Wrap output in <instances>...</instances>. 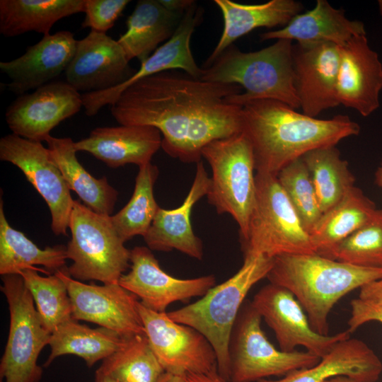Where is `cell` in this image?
<instances>
[{
    "label": "cell",
    "mask_w": 382,
    "mask_h": 382,
    "mask_svg": "<svg viewBox=\"0 0 382 382\" xmlns=\"http://www.w3.org/2000/svg\"><path fill=\"white\" fill-rule=\"evenodd\" d=\"M241 92L236 84L168 70L127 87L111 105L110 112L120 125L156 128L167 154L197 163L209 143L242 132L241 107L227 100Z\"/></svg>",
    "instance_id": "1"
},
{
    "label": "cell",
    "mask_w": 382,
    "mask_h": 382,
    "mask_svg": "<svg viewBox=\"0 0 382 382\" xmlns=\"http://www.w3.org/2000/svg\"><path fill=\"white\" fill-rule=\"evenodd\" d=\"M241 122L256 173L275 176L306 153L335 146L360 132L359 125L347 115L318 119L274 100H256L241 106Z\"/></svg>",
    "instance_id": "2"
},
{
    "label": "cell",
    "mask_w": 382,
    "mask_h": 382,
    "mask_svg": "<svg viewBox=\"0 0 382 382\" xmlns=\"http://www.w3.org/2000/svg\"><path fill=\"white\" fill-rule=\"evenodd\" d=\"M267 278L291 292L314 331L328 335V316L336 303L382 278V269L358 267L317 253L282 255L273 258Z\"/></svg>",
    "instance_id": "3"
},
{
    "label": "cell",
    "mask_w": 382,
    "mask_h": 382,
    "mask_svg": "<svg viewBox=\"0 0 382 382\" xmlns=\"http://www.w3.org/2000/svg\"><path fill=\"white\" fill-rule=\"evenodd\" d=\"M292 41L277 40L263 49L245 52L233 44L207 67H202L205 81L236 84L243 92L229 96V103L243 106L256 100H274L300 108L295 87Z\"/></svg>",
    "instance_id": "4"
},
{
    "label": "cell",
    "mask_w": 382,
    "mask_h": 382,
    "mask_svg": "<svg viewBox=\"0 0 382 382\" xmlns=\"http://www.w3.org/2000/svg\"><path fill=\"white\" fill-rule=\"evenodd\" d=\"M273 258L263 255L244 257L238 272L211 288L202 298L180 308L167 312L174 321L201 332L214 347L217 372L229 381L228 344L236 318L250 289L267 277Z\"/></svg>",
    "instance_id": "5"
},
{
    "label": "cell",
    "mask_w": 382,
    "mask_h": 382,
    "mask_svg": "<svg viewBox=\"0 0 382 382\" xmlns=\"http://www.w3.org/2000/svg\"><path fill=\"white\" fill-rule=\"evenodd\" d=\"M255 185L248 233L241 240L244 257L316 253L277 176L256 173Z\"/></svg>",
    "instance_id": "6"
},
{
    "label": "cell",
    "mask_w": 382,
    "mask_h": 382,
    "mask_svg": "<svg viewBox=\"0 0 382 382\" xmlns=\"http://www.w3.org/2000/svg\"><path fill=\"white\" fill-rule=\"evenodd\" d=\"M69 228L71 238L67 258L73 263L69 274L81 281L117 284L130 267V250L116 231L110 216L98 214L74 200Z\"/></svg>",
    "instance_id": "7"
},
{
    "label": "cell",
    "mask_w": 382,
    "mask_h": 382,
    "mask_svg": "<svg viewBox=\"0 0 382 382\" xmlns=\"http://www.w3.org/2000/svg\"><path fill=\"white\" fill-rule=\"evenodd\" d=\"M212 170L208 202L219 214L231 216L241 240L248 233L255 199V161L251 145L241 132L214 140L202 150Z\"/></svg>",
    "instance_id": "8"
},
{
    "label": "cell",
    "mask_w": 382,
    "mask_h": 382,
    "mask_svg": "<svg viewBox=\"0 0 382 382\" xmlns=\"http://www.w3.org/2000/svg\"><path fill=\"white\" fill-rule=\"evenodd\" d=\"M1 291L9 311V330L0 362L5 382H40L43 369L39 355L49 345L51 332L44 326L32 295L19 274L1 276Z\"/></svg>",
    "instance_id": "9"
},
{
    "label": "cell",
    "mask_w": 382,
    "mask_h": 382,
    "mask_svg": "<svg viewBox=\"0 0 382 382\" xmlns=\"http://www.w3.org/2000/svg\"><path fill=\"white\" fill-rule=\"evenodd\" d=\"M261 320L251 301H245L228 344L230 382H257L270 376H285L313 366L320 360L308 351L287 352L277 349L262 331Z\"/></svg>",
    "instance_id": "10"
},
{
    "label": "cell",
    "mask_w": 382,
    "mask_h": 382,
    "mask_svg": "<svg viewBox=\"0 0 382 382\" xmlns=\"http://www.w3.org/2000/svg\"><path fill=\"white\" fill-rule=\"evenodd\" d=\"M139 311L150 346L165 372L185 376L217 370L215 350L198 330L173 320L167 312H156L140 301Z\"/></svg>",
    "instance_id": "11"
},
{
    "label": "cell",
    "mask_w": 382,
    "mask_h": 382,
    "mask_svg": "<svg viewBox=\"0 0 382 382\" xmlns=\"http://www.w3.org/2000/svg\"><path fill=\"white\" fill-rule=\"evenodd\" d=\"M0 159L17 166L45 199L53 233L67 236L74 200L48 149L41 141L12 133L0 139Z\"/></svg>",
    "instance_id": "12"
},
{
    "label": "cell",
    "mask_w": 382,
    "mask_h": 382,
    "mask_svg": "<svg viewBox=\"0 0 382 382\" xmlns=\"http://www.w3.org/2000/svg\"><path fill=\"white\" fill-rule=\"evenodd\" d=\"M66 286L72 318L112 330L125 338L145 335L139 299L117 284H86L72 278L66 267L56 271Z\"/></svg>",
    "instance_id": "13"
},
{
    "label": "cell",
    "mask_w": 382,
    "mask_h": 382,
    "mask_svg": "<svg viewBox=\"0 0 382 382\" xmlns=\"http://www.w3.org/2000/svg\"><path fill=\"white\" fill-rule=\"evenodd\" d=\"M251 303L273 330L279 349L293 352L298 346L323 357L340 340L350 337L347 331L323 335L314 331L308 316L295 296L288 289L272 283L262 286Z\"/></svg>",
    "instance_id": "14"
},
{
    "label": "cell",
    "mask_w": 382,
    "mask_h": 382,
    "mask_svg": "<svg viewBox=\"0 0 382 382\" xmlns=\"http://www.w3.org/2000/svg\"><path fill=\"white\" fill-rule=\"evenodd\" d=\"M130 270L121 276L118 284L140 299L146 308L166 312L173 302L203 296L216 285L213 274L178 279L161 268L148 247L136 246L130 250Z\"/></svg>",
    "instance_id": "15"
},
{
    "label": "cell",
    "mask_w": 382,
    "mask_h": 382,
    "mask_svg": "<svg viewBox=\"0 0 382 382\" xmlns=\"http://www.w3.org/2000/svg\"><path fill=\"white\" fill-rule=\"evenodd\" d=\"M82 107V93L66 81H55L18 96L6 108L5 117L13 134L42 142Z\"/></svg>",
    "instance_id": "16"
},
{
    "label": "cell",
    "mask_w": 382,
    "mask_h": 382,
    "mask_svg": "<svg viewBox=\"0 0 382 382\" xmlns=\"http://www.w3.org/2000/svg\"><path fill=\"white\" fill-rule=\"evenodd\" d=\"M203 15V8L195 2L185 11L173 36L142 62L130 79L110 89L82 93L86 115H96L105 105H111L120 93L134 83L165 71L178 69L201 78L202 68L195 62L190 40L195 29L202 21Z\"/></svg>",
    "instance_id": "17"
},
{
    "label": "cell",
    "mask_w": 382,
    "mask_h": 382,
    "mask_svg": "<svg viewBox=\"0 0 382 382\" xmlns=\"http://www.w3.org/2000/svg\"><path fill=\"white\" fill-rule=\"evenodd\" d=\"M117 40L91 30L77 40L74 55L64 71L66 81L79 92L103 91L117 87L134 74Z\"/></svg>",
    "instance_id": "18"
},
{
    "label": "cell",
    "mask_w": 382,
    "mask_h": 382,
    "mask_svg": "<svg viewBox=\"0 0 382 382\" xmlns=\"http://www.w3.org/2000/svg\"><path fill=\"white\" fill-rule=\"evenodd\" d=\"M295 87L303 113L316 117L340 105L337 80L340 48L332 43L293 44Z\"/></svg>",
    "instance_id": "19"
},
{
    "label": "cell",
    "mask_w": 382,
    "mask_h": 382,
    "mask_svg": "<svg viewBox=\"0 0 382 382\" xmlns=\"http://www.w3.org/2000/svg\"><path fill=\"white\" fill-rule=\"evenodd\" d=\"M340 48L337 80L339 103L367 117L380 105L382 63L378 53L370 47L366 34L352 37Z\"/></svg>",
    "instance_id": "20"
},
{
    "label": "cell",
    "mask_w": 382,
    "mask_h": 382,
    "mask_svg": "<svg viewBox=\"0 0 382 382\" xmlns=\"http://www.w3.org/2000/svg\"><path fill=\"white\" fill-rule=\"evenodd\" d=\"M77 40L69 30L43 35L24 54L10 61L1 62L0 69L10 79L7 88L21 96L35 90L65 71L76 50Z\"/></svg>",
    "instance_id": "21"
},
{
    "label": "cell",
    "mask_w": 382,
    "mask_h": 382,
    "mask_svg": "<svg viewBox=\"0 0 382 382\" xmlns=\"http://www.w3.org/2000/svg\"><path fill=\"white\" fill-rule=\"evenodd\" d=\"M209 186L210 177L201 160L197 163L193 182L181 205L172 209L161 207L158 209L143 237L150 250L163 252L177 250L194 259L203 258L202 241L193 231L191 213L194 205L207 196Z\"/></svg>",
    "instance_id": "22"
},
{
    "label": "cell",
    "mask_w": 382,
    "mask_h": 382,
    "mask_svg": "<svg viewBox=\"0 0 382 382\" xmlns=\"http://www.w3.org/2000/svg\"><path fill=\"white\" fill-rule=\"evenodd\" d=\"M161 144V134L154 127L120 125L97 127L88 137L75 142L74 147L76 151L88 152L116 168L130 163L140 167L151 163Z\"/></svg>",
    "instance_id": "23"
},
{
    "label": "cell",
    "mask_w": 382,
    "mask_h": 382,
    "mask_svg": "<svg viewBox=\"0 0 382 382\" xmlns=\"http://www.w3.org/2000/svg\"><path fill=\"white\" fill-rule=\"evenodd\" d=\"M382 372V363L363 341L347 338L336 342L313 366L294 371L280 379L257 382H325L345 376L356 382H376Z\"/></svg>",
    "instance_id": "24"
},
{
    "label": "cell",
    "mask_w": 382,
    "mask_h": 382,
    "mask_svg": "<svg viewBox=\"0 0 382 382\" xmlns=\"http://www.w3.org/2000/svg\"><path fill=\"white\" fill-rule=\"evenodd\" d=\"M360 35H366L363 23L348 19L343 10L333 8L325 0H317L311 11L297 14L282 28L263 33L260 37L295 40L302 45L332 43L341 47Z\"/></svg>",
    "instance_id": "25"
},
{
    "label": "cell",
    "mask_w": 382,
    "mask_h": 382,
    "mask_svg": "<svg viewBox=\"0 0 382 382\" xmlns=\"http://www.w3.org/2000/svg\"><path fill=\"white\" fill-rule=\"evenodd\" d=\"M224 21L221 37L213 52L206 59L207 67L237 39L257 28L285 26L303 9L294 0H270L258 4H243L231 0H214Z\"/></svg>",
    "instance_id": "26"
},
{
    "label": "cell",
    "mask_w": 382,
    "mask_h": 382,
    "mask_svg": "<svg viewBox=\"0 0 382 382\" xmlns=\"http://www.w3.org/2000/svg\"><path fill=\"white\" fill-rule=\"evenodd\" d=\"M184 13L166 9L158 0L138 1L127 19V30L117 40L129 61L146 60L173 36Z\"/></svg>",
    "instance_id": "27"
},
{
    "label": "cell",
    "mask_w": 382,
    "mask_h": 382,
    "mask_svg": "<svg viewBox=\"0 0 382 382\" xmlns=\"http://www.w3.org/2000/svg\"><path fill=\"white\" fill-rule=\"evenodd\" d=\"M50 155L60 170L70 190L95 212L111 216L118 192L106 177L96 178L80 163L71 138L49 136L46 140Z\"/></svg>",
    "instance_id": "28"
},
{
    "label": "cell",
    "mask_w": 382,
    "mask_h": 382,
    "mask_svg": "<svg viewBox=\"0 0 382 382\" xmlns=\"http://www.w3.org/2000/svg\"><path fill=\"white\" fill-rule=\"evenodd\" d=\"M85 0H1L0 33L16 37L28 32L44 35L63 18L84 12Z\"/></svg>",
    "instance_id": "29"
},
{
    "label": "cell",
    "mask_w": 382,
    "mask_h": 382,
    "mask_svg": "<svg viewBox=\"0 0 382 382\" xmlns=\"http://www.w3.org/2000/svg\"><path fill=\"white\" fill-rule=\"evenodd\" d=\"M126 338L103 327L91 328L73 318L60 324L52 333L47 368L57 357L71 354L83 359L88 368L108 357L124 344Z\"/></svg>",
    "instance_id": "30"
},
{
    "label": "cell",
    "mask_w": 382,
    "mask_h": 382,
    "mask_svg": "<svg viewBox=\"0 0 382 382\" xmlns=\"http://www.w3.org/2000/svg\"><path fill=\"white\" fill-rule=\"evenodd\" d=\"M376 210L374 202L355 185L324 212L309 233L316 253L321 256L364 225Z\"/></svg>",
    "instance_id": "31"
},
{
    "label": "cell",
    "mask_w": 382,
    "mask_h": 382,
    "mask_svg": "<svg viewBox=\"0 0 382 382\" xmlns=\"http://www.w3.org/2000/svg\"><path fill=\"white\" fill-rule=\"evenodd\" d=\"M66 246L56 245L42 249L8 222L0 200V274H18L24 269L45 267L52 273L63 269L67 260Z\"/></svg>",
    "instance_id": "32"
},
{
    "label": "cell",
    "mask_w": 382,
    "mask_h": 382,
    "mask_svg": "<svg viewBox=\"0 0 382 382\" xmlns=\"http://www.w3.org/2000/svg\"><path fill=\"white\" fill-rule=\"evenodd\" d=\"M301 158L309 172L323 214L354 186L355 178L335 146L316 149Z\"/></svg>",
    "instance_id": "33"
},
{
    "label": "cell",
    "mask_w": 382,
    "mask_h": 382,
    "mask_svg": "<svg viewBox=\"0 0 382 382\" xmlns=\"http://www.w3.org/2000/svg\"><path fill=\"white\" fill-rule=\"evenodd\" d=\"M159 170L149 163L139 167L131 199L117 214L110 216L111 221L124 243L134 236H144L159 209L154 195V187Z\"/></svg>",
    "instance_id": "34"
},
{
    "label": "cell",
    "mask_w": 382,
    "mask_h": 382,
    "mask_svg": "<svg viewBox=\"0 0 382 382\" xmlns=\"http://www.w3.org/2000/svg\"><path fill=\"white\" fill-rule=\"evenodd\" d=\"M97 370L118 382H157L165 372L146 335L126 338Z\"/></svg>",
    "instance_id": "35"
},
{
    "label": "cell",
    "mask_w": 382,
    "mask_h": 382,
    "mask_svg": "<svg viewBox=\"0 0 382 382\" xmlns=\"http://www.w3.org/2000/svg\"><path fill=\"white\" fill-rule=\"evenodd\" d=\"M34 300L40 318L51 333L62 323L72 318V309L66 286L56 274L37 267L19 273Z\"/></svg>",
    "instance_id": "36"
},
{
    "label": "cell",
    "mask_w": 382,
    "mask_h": 382,
    "mask_svg": "<svg viewBox=\"0 0 382 382\" xmlns=\"http://www.w3.org/2000/svg\"><path fill=\"white\" fill-rule=\"evenodd\" d=\"M323 257L358 267L382 269V209H376L364 225Z\"/></svg>",
    "instance_id": "37"
},
{
    "label": "cell",
    "mask_w": 382,
    "mask_h": 382,
    "mask_svg": "<svg viewBox=\"0 0 382 382\" xmlns=\"http://www.w3.org/2000/svg\"><path fill=\"white\" fill-rule=\"evenodd\" d=\"M277 178L309 234L323 212L309 172L302 158L285 166L279 172Z\"/></svg>",
    "instance_id": "38"
},
{
    "label": "cell",
    "mask_w": 382,
    "mask_h": 382,
    "mask_svg": "<svg viewBox=\"0 0 382 382\" xmlns=\"http://www.w3.org/2000/svg\"><path fill=\"white\" fill-rule=\"evenodd\" d=\"M129 0H85V18L81 28L104 33L113 27Z\"/></svg>",
    "instance_id": "39"
},
{
    "label": "cell",
    "mask_w": 382,
    "mask_h": 382,
    "mask_svg": "<svg viewBox=\"0 0 382 382\" xmlns=\"http://www.w3.org/2000/svg\"><path fill=\"white\" fill-rule=\"evenodd\" d=\"M351 316L347 322V331L351 334L359 327L370 321L382 324V306L364 301L359 298L351 303Z\"/></svg>",
    "instance_id": "40"
},
{
    "label": "cell",
    "mask_w": 382,
    "mask_h": 382,
    "mask_svg": "<svg viewBox=\"0 0 382 382\" xmlns=\"http://www.w3.org/2000/svg\"><path fill=\"white\" fill-rule=\"evenodd\" d=\"M359 298L382 306V278L360 288Z\"/></svg>",
    "instance_id": "41"
},
{
    "label": "cell",
    "mask_w": 382,
    "mask_h": 382,
    "mask_svg": "<svg viewBox=\"0 0 382 382\" xmlns=\"http://www.w3.org/2000/svg\"><path fill=\"white\" fill-rule=\"evenodd\" d=\"M168 10L180 13H184L196 1L194 0H158Z\"/></svg>",
    "instance_id": "42"
},
{
    "label": "cell",
    "mask_w": 382,
    "mask_h": 382,
    "mask_svg": "<svg viewBox=\"0 0 382 382\" xmlns=\"http://www.w3.org/2000/svg\"><path fill=\"white\" fill-rule=\"evenodd\" d=\"M185 379L187 382H230L224 379L217 370L204 374H188Z\"/></svg>",
    "instance_id": "43"
},
{
    "label": "cell",
    "mask_w": 382,
    "mask_h": 382,
    "mask_svg": "<svg viewBox=\"0 0 382 382\" xmlns=\"http://www.w3.org/2000/svg\"><path fill=\"white\" fill-rule=\"evenodd\" d=\"M157 382H187L185 376H175L168 372H164Z\"/></svg>",
    "instance_id": "44"
},
{
    "label": "cell",
    "mask_w": 382,
    "mask_h": 382,
    "mask_svg": "<svg viewBox=\"0 0 382 382\" xmlns=\"http://www.w3.org/2000/svg\"><path fill=\"white\" fill-rule=\"evenodd\" d=\"M95 382H118L109 376L96 370L95 372Z\"/></svg>",
    "instance_id": "45"
},
{
    "label": "cell",
    "mask_w": 382,
    "mask_h": 382,
    "mask_svg": "<svg viewBox=\"0 0 382 382\" xmlns=\"http://www.w3.org/2000/svg\"><path fill=\"white\" fill-rule=\"evenodd\" d=\"M325 382H356V381H354V380L345 376H334L328 379Z\"/></svg>",
    "instance_id": "46"
},
{
    "label": "cell",
    "mask_w": 382,
    "mask_h": 382,
    "mask_svg": "<svg viewBox=\"0 0 382 382\" xmlns=\"http://www.w3.org/2000/svg\"><path fill=\"white\" fill-rule=\"evenodd\" d=\"M375 183L378 186L382 187V162L375 173Z\"/></svg>",
    "instance_id": "47"
},
{
    "label": "cell",
    "mask_w": 382,
    "mask_h": 382,
    "mask_svg": "<svg viewBox=\"0 0 382 382\" xmlns=\"http://www.w3.org/2000/svg\"><path fill=\"white\" fill-rule=\"evenodd\" d=\"M380 12L382 15V1H379Z\"/></svg>",
    "instance_id": "48"
}]
</instances>
